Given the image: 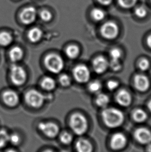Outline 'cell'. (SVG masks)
Instances as JSON below:
<instances>
[{
  "label": "cell",
  "mask_w": 151,
  "mask_h": 152,
  "mask_svg": "<svg viewBox=\"0 0 151 152\" xmlns=\"http://www.w3.org/2000/svg\"><path fill=\"white\" fill-rule=\"evenodd\" d=\"M45 96L38 91L32 89L25 95V100L29 106L34 108H38L43 105L45 101Z\"/></svg>",
  "instance_id": "cell-4"
},
{
  "label": "cell",
  "mask_w": 151,
  "mask_h": 152,
  "mask_svg": "<svg viewBox=\"0 0 151 152\" xmlns=\"http://www.w3.org/2000/svg\"><path fill=\"white\" fill-rule=\"evenodd\" d=\"M108 66V62L102 56L97 57L93 62V67L94 71L98 74H102L105 72Z\"/></svg>",
  "instance_id": "cell-13"
},
{
  "label": "cell",
  "mask_w": 151,
  "mask_h": 152,
  "mask_svg": "<svg viewBox=\"0 0 151 152\" xmlns=\"http://www.w3.org/2000/svg\"><path fill=\"white\" fill-rule=\"evenodd\" d=\"M91 16L95 20L101 21L104 18L105 13L100 8H95L91 12Z\"/></svg>",
  "instance_id": "cell-24"
},
{
  "label": "cell",
  "mask_w": 151,
  "mask_h": 152,
  "mask_svg": "<svg viewBox=\"0 0 151 152\" xmlns=\"http://www.w3.org/2000/svg\"><path fill=\"white\" fill-rule=\"evenodd\" d=\"M131 96L128 91L122 89L119 91L116 96V100L118 104L123 107H127L131 102Z\"/></svg>",
  "instance_id": "cell-15"
},
{
  "label": "cell",
  "mask_w": 151,
  "mask_h": 152,
  "mask_svg": "<svg viewBox=\"0 0 151 152\" xmlns=\"http://www.w3.org/2000/svg\"><path fill=\"white\" fill-rule=\"evenodd\" d=\"M12 37L10 33L2 32L0 33V45L7 46L12 42Z\"/></svg>",
  "instance_id": "cell-22"
},
{
  "label": "cell",
  "mask_w": 151,
  "mask_h": 152,
  "mask_svg": "<svg viewBox=\"0 0 151 152\" xmlns=\"http://www.w3.org/2000/svg\"><path fill=\"white\" fill-rule=\"evenodd\" d=\"M76 148L78 152H90L92 151V145L88 140L80 139L76 142Z\"/></svg>",
  "instance_id": "cell-16"
},
{
  "label": "cell",
  "mask_w": 151,
  "mask_h": 152,
  "mask_svg": "<svg viewBox=\"0 0 151 152\" xmlns=\"http://www.w3.org/2000/svg\"><path fill=\"white\" fill-rule=\"evenodd\" d=\"M45 64L50 72L55 74L61 72L64 66L63 59L55 53H50L47 55L45 58Z\"/></svg>",
  "instance_id": "cell-3"
},
{
  "label": "cell",
  "mask_w": 151,
  "mask_h": 152,
  "mask_svg": "<svg viewBox=\"0 0 151 152\" xmlns=\"http://www.w3.org/2000/svg\"><path fill=\"white\" fill-rule=\"evenodd\" d=\"M147 151L149 152H151V144L147 146Z\"/></svg>",
  "instance_id": "cell-40"
},
{
  "label": "cell",
  "mask_w": 151,
  "mask_h": 152,
  "mask_svg": "<svg viewBox=\"0 0 151 152\" xmlns=\"http://www.w3.org/2000/svg\"><path fill=\"white\" fill-rule=\"evenodd\" d=\"M43 36V31L38 28L31 29L28 33V38L32 43H36L41 39Z\"/></svg>",
  "instance_id": "cell-17"
},
{
  "label": "cell",
  "mask_w": 151,
  "mask_h": 152,
  "mask_svg": "<svg viewBox=\"0 0 151 152\" xmlns=\"http://www.w3.org/2000/svg\"><path fill=\"white\" fill-rule=\"evenodd\" d=\"M100 4L104 5H109L111 3L113 0H98Z\"/></svg>",
  "instance_id": "cell-37"
},
{
  "label": "cell",
  "mask_w": 151,
  "mask_h": 152,
  "mask_svg": "<svg viewBox=\"0 0 151 152\" xmlns=\"http://www.w3.org/2000/svg\"><path fill=\"white\" fill-rule=\"evenodd\" d=\"M137 0H118L121 6L125 8H130L135 5Z\"/></svg>",
  "instance_id": "cell-28"
},
{
  "label": "cell",
  "mask_w": 151,
  "mask_h": 152,
  "mask_svg": "<svg viewBox=\"0 0 151 152\" xmlns=\"http://www.w3.org/2000/svg\"><path fill=\"white\" fill-rule=\"evenodd\" d=\"M102 37L109 39H114L118 34L119 29L116 23L109 21L102 25L100 29Z\"/></svg>",
  "instance_id": "cell-6"
},
{
  "label": "cell",
  "mask_w": 151,
  "mask_h": 152,
  "mask_svg": "<svg viewBox=\"0 0 151 152\" xmlns=\"http://www.w3.org/2000/svg\"><path fill=\"white\" fill-rule=\"evenodd\" d=\"M134 137L141 144H149L151 142V132L146 128H138L135 132Z\"/></svg>",
  "instance_id": "cell-10"
},
{
  "label": "cell",
  "mask_w": 151,
  "mask_h": 152,
  "mask_svg": "<svg viewBox=\"0 0 151 152\" xmlns=\"http://www.w3.org/2000/svg\"><path fill=\"white\" fill-rule=\"evenodd\" d=\"M9 136L8 133L4 130H0V148L6 146L9 142Z\"/></svg>",
  "instance_id": "cell-27"
},
{
  "label": "cell",
  "mask_w": 151,
  "mask_h": 152,
  "mask_svg": "<svg viewBox=\"0 0 151 152\" xmlns=\"http://www.w3.org/2000/svg\"><path fill=\"white\" fill-rule=\"evenodd\" d=\"M126 142V138L123 134L116 133L113 135L111 139V147L114 150H119L124 148Z\"/></svg>",
  "instance_id": "cell-11"
},
{
  "label": "cell",
  "mask_w": 151,
  "mask_h": 152,
  "mask_svg": "<svg viewBox=\"0 0 151 152\" xmlns=\"http://www.w3.org/2000/svg\"><path fill=\"white\" fill-rule=\"evenodd\" d=\"M111 60H120L122 56V53L118 48H113L110 53Z\"/></svg>",
  "instance_id": "cell-30"
},
{
  "label": "cell",
  "mask_w": 151,
  "mask_h": 152,
  "mask_svg": "<svg viewBox=\"0 0 151 152\" xmlns=\"http://www.w3.org/2000/svg\"><path fill=\"white\" fill-rule=\"evenodd\" d=\"M38 128L45 136L49 138H54L59 132L58 126L53 123L41 122L39 124Z\"/></svg>",
  "instance_id": "cell-8"
},
{
  "label": "cell",
  "mask_w": 151,
  "mask_h": 152,
  "mask_svg": "<svg viewBox=\"0 0 151 152\" xmlns=\"http://www.w3.org/2000/svg\"><path fill=\"white\" fill-rule=\"evenodd\" d=\"M36 16L37 12L36 9L32 6L28 7L21 13V20L25 25H30L34 22Z\"/></svg>",
  "instance_id": "cell-9"
},
{
  "label": "cell",
  "mask_w": 151,
  "mask_h": 152,
  "mask_svg": "<svg viewBox=\"0 0 151 152\" xmlns=\"http://www.w3.org/2000/svg\"><path fill=\"white\" fill-rule=\"evenodd\" d=\"M41 86L43 89L46 91H52L55 88L56 83L55 80L51 77H45L41 82Z\"/></svg>",
  "instance_id": "cell-19"
},
{
  "label": "cell",
  "mask_w": 151,
  "mask_h": 152,
  "mask_svg": "<svg viewBox=\"0 0 151 152\" xmlns=\"http://www.w3.org/2000/svg\"><path fill=\"white\" fill-rule=\"evenodd\" d=\"M11 80L15 85L21 86L27 80L26 72L22 67L17 65H12L10 69Z\"/></svg>",
  "instance_id": "cell-5"
},
{
  "label": "cell",
  "mask_w": 151,
  "mask_h": 152,
  "mask_svg": "<svg viewBox=\"0 0 151 152\" xmlns=\"http://www.w3.org/2000/svg\"><path fill=\"white\" fill-rule=\"evenodd\" d=\"M70 125L72 130L78 135L83 134L88 129V121L84 116L75 113L70 119Z\"/></svg>",
  "instance_id": "cell-2"
},
{
  "label": "cell",
  "mask_w": 151,
  "mask_h": 152,
  "mask_svg": "<svg viewBox=\"0 0 151 152\" xmlns=\"http://www.w3.org/2000/svg\"><path fill=\"white\" fill-rule=\"evenodd\" d=\"M147 45L149 46V47L151 48V34L147 37Z\"/></svg>",
  "instance_id": "cell-38"
},
{
  "label": "cell",
  "mask_w": 151,
  "mask_h": 152,
  "mask_svg": "<svg viewBox=\"0 0 151 152\" xmlns=\"http://www.w3.org/2000/svg\"><path fill=\"white\" fill-rule=\"evenodd\" d=\"M66 54L70 59H75L79 54V48L75 45H70L66 50Z\"/></svg>",
  "instance_id": "cell-23"
},
{
  "label": "cell",
  "mask_w": 151,
  "mask_h": 152,
  "mask_svg": "<svg viewBox=\"0 0 151 152\" xmlns=\"http://www.w3.org/2000/svg\"><path fill=\"white\" fill-rule=\"evenodd\" d=\"M147 113L141 109H137L133 112V118L135 121L138 123H141L145 121L147 118Z\"/></svg>",
  "instance_id": "cell-21"
},
{
  "label": "cell",
  "mask_w": 151,
  "mask_h": 152,
  "mask_svg": "<svg viewBox=\"0 0 151 152\" xmlns=\"http://www.w3.org/2000/svg\"><path fill=\"white\" fill-rule=\"evenodd\" d=\"M3 98L4 103L10 107L16 106L19 102L18 95L14 91H5L3 95Z\"/></svg>",
  "instance_id": "cell-14"
},
{
  "label": "cell",
  "mask_w": 151,
  "mask_h": 152,
  "mask_svg": "<svg viewBox=\"0 0 151 152\" xmlns=\"http://www.w3.org/2000/svg\"><path fill=\"white\" fill-rule=\"evenodd\" d=\"M60 139L61 142L64 144H70L72 143L73 138L71 134L67 132H62L60 136Z\"/></svg>",
  "instance_id": "cell-26"
},
{
  "label": "cell",
  "mask_w": 151,
  "mask_h": 152,
  "mask_svg": "<svg viewBox=\"0 0 151 152\" xmlns=\"http://www.w3.org/2000/svg\"><path fill=\"white\" fill-rule=\"evenodd\" d=\"M88 88L91 93H99L102 88V85L99 81L94 80L90 83Z\"/></svg>",
  "instance_id": "cell-25"
},
{
  "label": "cell",
  "mask_w": 151,
  "mask_h": 152,
  "mask_svg": "<svg viewBox=\"0 0 151 152\" xmlns=\"http://www.w3.org/2000/svg\"><path fill=\"white\" fill-rule=\"evenodd\" d=\"M109 66L114 71H118L121 69L120 60H111L110 61L109 63Z\"/></svg>",
  "instance_id": "cell-33"
},
{
  "label": "cell",
  "mask_w": 151,
  "mask_h": 152,
  "mask_svg": "<svg viewBox=\"0 0 151 152\" xmlns=\"http://www.w3.org/2000/svg\"><path fill=\"white\" fill-rule=\"evenodd\" d=\"M134 85L136 88L140 91H147L150 87V80L147 76L143 74H138L134 78Z\"/></svg>",
  "instance_id": "cell-12"
},
{
  "label": "cell",
  "mask_w": 151,
  "mask_h": 152,
  "mask_svg": "<svg viewBox=\"0 0 151 152\" xmlns=\"http://www.w3.org/2000/svg\"><path fill=\"white\" fill-rule=\"evenodd\" d=\"M73 75L77 82L80 83L87 82L90 78V71L87 66L79 64L73 70Z\"/></svg>",
  "instance_id": "cell-7"
},
{
  "label": "cell",
  "mask_w": 151,
  "mask_h": 152,
  "mask_svg": "<svg viewBox=\"0 0 151 152\" xmlns=\"http://www.w3.org/2000/svg\"><path fill=\"white\" fill-rule=\"evenodd\" d=\"M40 16L43 20L49 21L52 18V14L48 10H44L41 12Z\"/></svg>",
  "instance_id": "cell-34"
},
{
  "label": "cell",
  "mask_w": 151,
  "mask_h": 152,
  "mask_svg": "<svg viewBox=\"0 0 151 152\" xmlns=\"http://www.w3.org/2000/svg\"><path fill=\"white\" fill-rule=\"evenodd\" d=\"M138 66L141 71H145L150 68V62L145 58L141 59L138 63Z\"/></svg>",
  "instance_id": "cell-32"
},
{
  "label": "cell",
  "mask_w": 151,
  "mask_h": 152,
  "mask_svg": "<svg viewBox=\"0 0 151 152\" xmlns=\"http://www.w3.org/2000/svg\"><path fill=\"white\" fill-rule=\"evenodd\" d=\"M135 13L136 15L139 18H143L147 14V10L143 6H138L135 9Z\"/></svg>",
  "instance_id": "cell-31"
},
{
  "label": "cell",
  "mask_w": 151,
  "mask_h": 152,
  "mask_svg": "<svg viewBox=\"0 0 151 152\" xmlns=\"http://www.w3.org/2000/svg\"><path fill=\"white\" fill-rule=\"evenodd\" d=\"M118 87V83L115 80H110L107 83V88L110 91H114Z\"/></svg>",
  "instance_id": "cell-36"
},
{
  "label": "cell",
  "mask_w": 151,
  "mask_h": 152,
  "mask_svg": "<svg viewBox=\"0 0 151 152\" xmlns=\"http://www.w3.org/2000/svg\"><path fill=\"white\" fill-rule=\"evenodd\" d=\"M9 141L14 145H18L20 142V137L16 134H12L9 136Z\"/></svg>",
  "instance_id": "cell-35"
},
{
  "label": "cell",
  "mask_w": 151,
  "mask_h": 152,
  "mask_svg": "<svg viewBox=\"0 0 151 152\" xmlns=\"http://www.w3.org/2000/svg\"><path fill=\"white\" fill-rule=\"evenodd\" d=\"M59 82L64 87L70 86L71 83V79L70 76L66 74H62L59 77Z\"/></svg>",
  "instance_id": "cell-29"
},
{
  "label": "cell",
  "mask_w": 151,
  "mask_h": 152,
  "mask_svg": "<svg viewBox=\"0 0 151 152\" xmlns=\"http://www.w3.org/2000/svg\"><path fill=\"white\" fill-rule=\"evenodd\" d=\"M102 117L105 124L107 127L111 128L120 126L124 120L122 112L114 107L105 109L102 111Z\"/></svg>",
  "instance_id": "cell-1"
},
{
  "label": "cell",
  "mask_w": 151,
  "mask_h": 152,
  "mask_svg": "<svg viewBox=\"0 0 151 152\" xmlns=\"http://www.w3.org/2000/svg\"><path fill=\"white\" fill-rule=\"evenodd\" d=\"M147 107H148V109H149L150 111L151 112V100L149 102V103H148Z\"/></svg>",
  "instance_id": "cell-39"
},
{
  "label": "cell",
  "mask_w": 151,
  "mask_h": 152,
  "mask_svg": "<svg viewBox=\"0 0 151 152\" xmlns=\"http://www.w3.org/2000/svg\"><path fill=\"white\" fill-rule=\"evenodd\" d=\"M10 59L12 61L17 62L22 59L23 56V51L21 48L15 47L10 50L9 53Z\"/></svg>",
  "instance_id": "cell-18"
},
{
  "label": "cell",
  "mask_w": 151,
  "mask_h": 152,
  "mask_svg": "<svg viewBox=\"0 0 151 152\" xmlns=\"http://www.w3.org/2000/svg\"><path fill=\"white\" fill-rule=\"evenodd\" d=\"M96 103L99 107H106L110 101L108 96L103 93H99L96 98Z\"/></svg>",
  "instance_id": "cell-20"
}]
</instances>
